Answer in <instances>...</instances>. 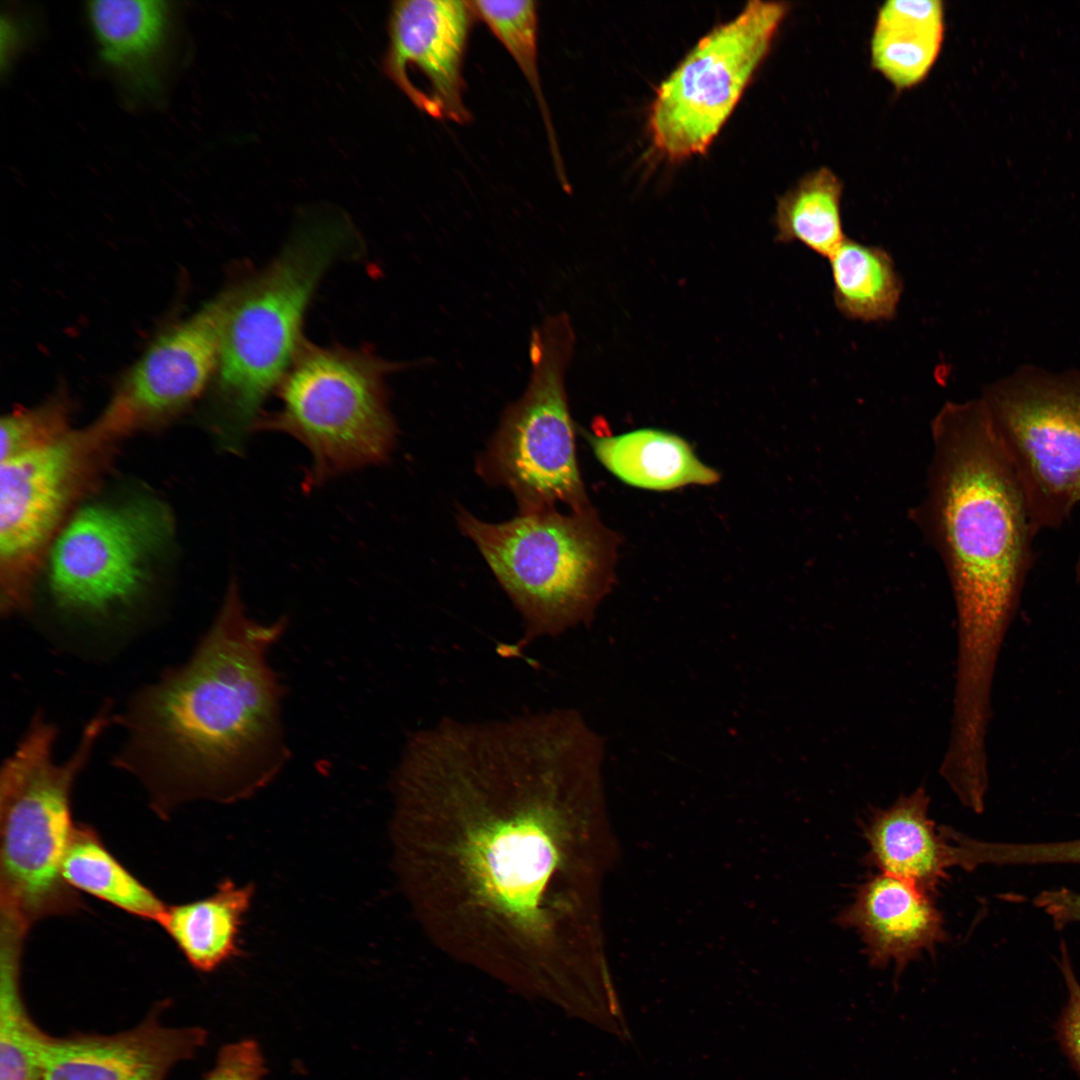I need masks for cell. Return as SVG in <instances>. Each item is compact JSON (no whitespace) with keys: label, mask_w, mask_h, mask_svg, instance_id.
I'll list each match as a JSON object with an SVG mask.
<instances>
[{"label":"cell","mask_w":1080,"mask_h":1080,"mask_svg":"<svg viewBox=\"0 0 1080 1080\" xmlns=\"http://www.w3.org/2000/svg\"><path fill=\"white\" fill-rule=\"evenodd\" d=\"M944 30L942 1L884 2L870 40L872 67L898 90L918 85L938 58Z\"/></svg>","instance_id":"d6986e66"},{"label":"cell","mask_w":1080,"mask_h":1080,"mask_svg":"<svg viewBox=\"0 0 1080 1080\" xmlns=\"http://www.w3.org/2000/svg\"><path fill=\"white\" fill-rule=\"evenodd\" d=\"M829 263L833 300L845 318L872 323L895 317L903 283L887 250L846 238Z\"/></svg>","instance_id":"603a6c76"},{"label":"cell","mask_w":1080,"mask_h":1080,"mask_svg":"<svg viewBox=\"0 0 1080 1080\" xmlns=\"http://www.w3.org/2000/svg\"><path fill=\"white\" fill-rule=\"evenodd\" d=\"M62 875L75 891L158 924L167 908L116 859L97 831L86 824H75L64 856Z\"/></svg>","instance_id":"cb8c5ba5"},{"label":"cell","mask_w":1080,"mask_h":1080,"mask_svg":"<svg viewBox=\"0 0 1080 1080\" xmlns=\"http://www.w3.org/2000/svg\"><path fill=\"white\" fill-rule=\"evenodd\" d=\"M266 1063L259 1044L250 1038L225 1044L202 1080H263Z\"/></svg>","instance_id":"83f0119b"},{"label":"cell","mask_w":1080,"mask_h":1080,"mask_svg":"<svg viewBox=\"0 0 1080 1080\" xmlns=\"http://www.w3.org/2000/svg\"><path fill=\"white\" fill-rule=\"evenodd\" d=\"M87 14L102 60L135 87L151 91L169 8L160 0H94Z\"/></svg>","instance_id":"ffe728a7"},{"label":"cell","mask_w":1080,"mask_h":1080,"mask_svg":"<svg viewBox=\"0 0 1080 1080\" xmlns=\"http://www.w3.org/2000/svg\"><path fill=\"white\" fill-rule=\"evenodd\" d=\"M399 366L367 350L302 343L279 385L280 408L254 427L299 440L312 456L311 484L383 462L396 435L385 377Z\"/></svg>","instance_id":"52a82bcc"},{"label":"cell","mask_w":1080,"mask_h":1080,"mask_svg":"<svg viewBox=\"0 0 1080 1080\" xmlns=\"http://www.w3.org/2000/svg\"><path fill=\"white\" fill-rule=\"evenodd\" d=\"M457 523L472 540L521 616L517 650L589 624L615 580L619 536L593 506L484 522L459 508Z\"/></svg>","instance_id":"8992f818"},{"label":"cell","mask_w":1080,"mask_h":1080,"mask_svg":"<svg viewBox=\"0 0 1080 1080\" xmlns=\"http://www.w3.org/2000/svg\"><path fill=\"white\" fill-rule=\"evenodd\" d=\"M284 628L248 617L230 584L188 661L138 692L120 717L126 739L114 762L144 785L160 816L196 799L245 798L282 768V687L267 653Z\"/></svg>","instance_id":"7a4b0ae2"},{"label":"cell","mask_w":1080,"mask_h":1080,"mask_svg":"<svg viewBox=\"0 0 1080 1080\" xmlns=\"http://www.w3.org/2000/svg\"><path fill=\"white\" fill-rule=\"evenodd\" d=\"M1 461L53 445L72 430L63 400H49L1 420Z\"/></svg>","instance_id":"4316f807"},{"label":"cell","mask_w":1080,"mask_h":1080,"mask_svg":"<svg viewBox=\"0 0 1080 1080\" xmlns=\"http://www.w3.org/2000/svg\"><path fill=\"white\" fill-rule=\"evenodd\" d=\"M172 532L170 512L152 498L81 509L51 546L49 585L56 603L94 615L130 603Z\"/></svg>","instance_id":"7c38bea8"},{"label":"cell","mask_w":1080,"mask_h":1080,"mask_svg":"<svg viewBox=\"0 0 1080 1080\" xmlns=\"http://www.w3.org/2000/svg\"><path fill=\"white\" fill-rule=\"evenodd\" d=\"M600 464L621 482L639 489L671 491L712 485L719 473L702 462L677 434L642 428L618 435L586 433Z\"/></svg>","instance_id":"ac0fdd59"},{"label":"cell","mask_w":1080,"mask_h":1080,"mask_svg":"<svg viewBox=\"0 0 1080 1080\" xmlns=\"http://www.w3.org/2000/svg\"><path fill=\"white\" fill-rule=\"evenodd\" d=\"M476 17L480 18L513 57L528 81L546 120L548 134L552 128L540 84L538 70V9L531 0L470 1Z\"/></svg>","instance_id":"484cf974"},{"label":"cell","mask_w":1080,"mask_h":1080,"mask_svg":"<svg viewBox=\"0 0 1080 1080\" xmlns=\"http://www.w3.org/2000/svg\"><path fill=\"white\" fill-rule=\"evenodd\" d=\"M750 1L704 36L659 86L649 115L653 144L672 160L703 153L732 113L788 12Z\"/></svg>","instance_id":"30bf717a"},{"label":"cell","mask_w":1080,"mask_h":1080,"mask_svg":"<svg viewBox=\"0 0 1080 1080\" xmlns=\"http://www.w3.org/2000/svg\"><path fill=\"white\" fill-rule=\"evenodd\" d=\"M842 193L843 184L832 170L822 167L806 175L778 201L777 239L800 242L829 259L846 239Z\"/></svg>","instance_id":"d4e9b609"},{"label":"cell","mask_w":1080,"mask_h":1080,"mask_svg":"<svg viewBox=\"0 0 1080 1080\" xmlns=\"http://www.w3.org/2000/svg\"><path fill=\"white\" fill-rule=\"evenodd\" d=\"M233 294V288L223 292L158 337L88 426L91 432L114 445L194 401L217 370L222 328Z\"/></svg>","instance_id":"4fadbf2b"},{"label":"cell","mask_w":1080,"mask_h":1080,"mask_svg":"<svg viewBox=\"0 0 1080 1080\" xmlns=\"http://www.w3.org/2000/svg\"><path fill=\"white\" fill-rule=\"evenodd\" d=\"M926 493L914 520L945 565L956 608L954 694L992 697L997 661L1032 568L1026 502L980 398L947 402L931 422Z\"/></svg>","instance_id":"3957f363"},{"label":"cell","mask_w":1080,"mask_h":1080,"mask_svg":"<svg viewBox=\"0 0 1080 1080\" xmlns=\"http://www.w3.org/2000/svg\"><path fill=\"white\" fill-rule=\"evenodd\" d=\"M206 1040L204 1029L165 1026L155 1012L115 1034L49 1036L42 1080H166Z\"/></svg>","instance_id":"9a60e30c"},{"label":"cell","mask_w":1080,"mask_h":1080,"mask_svg":"<svg viewBox=\"0 0 1080 1080\" xmlns=\"http://www.w3.org/2000/svg\"><path fill=\"white\" fill-rule=\"evenodd\" d=\"M103 707L85 726L69 759L56 763L57 728L37 713L0 777V911L27 930L47 917L79 911L83 902L62 875L75 823L71 795L110 722Z\"/></svg>","instance_id":"5b68a950"},{"label":"cell","mask_w":1080,"mask_h":1080,"mask_svg":"<svg viewBox=\"0 0 1080 1080\" xmlns=\"http://www.w3.org/2000/svg\"><path fill=\"white\" fill-rule=\"evenodd\" d=\"M929 804L925 787L918 786L889 807L873 809L862 831L870 865L933 894L957 860L955 842L950 843L946 831L936 830Z\"/></svg>","instance_id":"e0dca14e"},{"label":"cell","mask_w":1080,"mask_h":1080,"mask_svg":"<svg viewBox=\"0 0 1080 1080\" xmlns=\"http://www.w3.org/2000/svg\"><path fill=\"white\" fill-rule=\"evenodd\" d=\"M836 922L859 934L872 967L893 963L897 978L910 962L923 952H934L947 938L932 894L884 872L859 886Z\"/></svg>","instance_id":"2e32d148"},{"label":"cell","mask_w":1080,"mask_h":1080,"mask_svg":"<svg viewBox=\"0 0 1080 1080\" xmlns=\"http://www.w3.org/2000/svg\"><path fill=\"white\" fill-rule=\"evenodd\" d=\"M470 1L402 0L389 17L384 70L429 116L465 124L464 59L475 18Z\"/></svg>","instance_id":"5bb4252c"},{"label":"cell","mask_w":1080,"mask_h":1080,"mask_svg":"<svg viewBox=\"0 0 1080 1080\" xmlns=\"http://www.w3.org/2000/svg\"><path fill=\"white\" fill-rule=\"evenodd\" d=\"M113 448L88 428L1 461L0 589L6 614L31 607L33 585L67 512L94 486Z\"/></svg>","instance_id":"8fae6325"},{"label":"cell","mask_w":1080,"mask_h":1080,"mask_svg":"<svg viewBox=\"0 0 1080 1080\" xmlns=\"http://www.w3.org/2000/svg\"><path fill=\"white\" fill-rule=\"evenodd\" d=\"M531 375L523 395L504 410L476 472L487 484L509 490L519 514L592 507L578 465L575 425L565 389L574 347L569 317H546L531 334Z\"/></svg>","instance_id":"ba28073f"},{"label":"cell","mask_w":1080,"mask_h":1080,"mask_svg":"<svg viewBox=\"0 0 1080 1080\" xmlns=\"http://www.w3.org/2000/svg\"><path fill=\"white\" fill-rule=\"evenodd\" d=\"M360 248L351 221L336 212L305 217L263 271L234 288L217 366L219 393L238 435L254 427L300 346L308 303L328 268Z\"/></svg>","instance_id":"277c9868"},{"label":"cell","mask_w":1080,"mask_h":1080,"mask_svg":"<svg viewBox=\"0 0 1080 1080\" xmlns=\"http://www.w3.org/2000/svg\"><path fill=\"white\" fill-rule=\"evenodd\" d=\"M252 898V886L224 880L205 898L167 906L159 925L194 969L212 972L239 954Z\"/></svg>","instance_id":"44dd1931"},{"label":"cell","mask_w":1080,"mask_h":1080,"mask_svg":"<svg viewBox=\"0 0 1080 1080\" xmlns=\"http://www.w3.org/2000/svg\"><path fill=\"white\" fill-rule=\"evenodd\" d=\"M1060 969L1068 991L1067 1003L1056 1023L1057 1040L1080 1076V983L1062 946Z\"/></svg>","instance_id":"f1b7e54d"},{"label":"cell","mask_w":1080,"mask_h":1080,"mask_svg":"<svg viewBox=\"0 0 1080 1080\" xmlns=\"http://www.w3.org/2000/svg\"><path fill=\"white\" fill-rule=\"evenodd\" d=\"M602 757L566 708L445 718L409 737L391 781L394 863L441 951L519 987L578 994Z\"/></svg>","instance_id":"6da1fadb"},{"label":"cell","mask_w":1080,"mask_h":1080,"mask_svg":"<svg viewBox=\"0 0 1080 1080\" xmlns=\"http://www.w3.org/2000/svg\"><path fill=\"white\" fill-rule=\"evenodd\" d=\"M981 399L1035 535L1061 527L1080 503V371L1025 365L986 386ZM1075 571L1080 581V553Z\"/></svg>","instance_id":"9c48e42d"},{"label":"cell","mask_w":1080,"mask_h":1080,"mask_svg":"<svg viewBox=\"0 0 1080 1080\" xmlns=\"http://www.w3.org/2000/svg\"><path fill=\"white\" fill-rule=\"evenodd\" d=\"M1034 905L1047 914L1058 927L1080 923V893L1059 888L1045 890L1033 900Z\"/></svg>","instance_id":"f546056e"},{"label":"cell","mask_w":1080,"mask_h":1080,"mask_svg":"<svg viewBox=\"0 0 1080 1080\" xmlns=\"http://www.w3.org/2000/svg\"><path fill=\"white\" fill-rule=\"evenodd\" d=\"M28 931L1 918L0 1080H42L49 1039L34 1022L21 990V959Z\"/></svg>","instance_id":"7402d4cb"}]
</instances>
